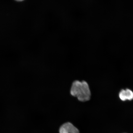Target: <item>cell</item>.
Masks as SVG:
<instances>
[{"label":"cell","instance_id":"obj_1","mask_svg":"<svg viewBox=\"0 0 133 133\" xmlns=\"http://www.w3.org/2000/svg\"><path fill=\"white\" fill-rule=\"evenodd\" d=\"M70 93L79 101L85 102L90 99L91 93L89 85L84 81L76 80L71 84Z\"/></svg>","mask_w":133,"mask_h":133},{"label":"cell","instance_id":"obj_2","mask_svg":"<svg viewBox=\"0 0 133 133\" xmlns=\"http://www.w3.org/2000/svg\"><path fill=\"white\" fill-rule=\"evenodd\" d=\"M60 133H79L77 128L71 123H67L61 126L59 129Z\"/></svg>","mask_w":133,"mask_h":133},{"label":"cell","instance_id":"obj_3","mask_svg":"<svg viewBox=\"0 0 133 133\" xmlns=\"http://www.w3.org/2000/svg\"><path fill=\"white\" fill-rule=\"evenodd\" d=\"M119 97L122 101H125L127 100H132L133 99V92L129 89L122 90L119 93Z\"/></svg>","mask_w":133,"mask_h":133},{"label":"cell","instance_id":"obj_4","mask_svg":"<svg viewBox=\"0 0 133 133\" xmlns=\"http://www.w3.org/2000/svg\"><path fill=\"white\" fill-rule=\"evenodd\" d=\"M16 1H24V0H16Z\"/></svg>","mask_w":133,"mask_h":133}]
</instances>
